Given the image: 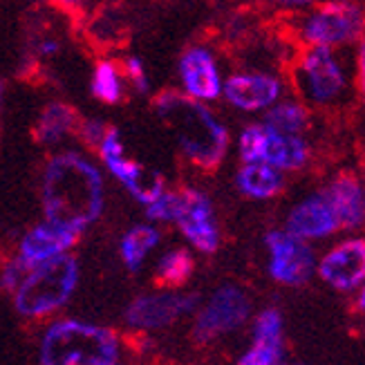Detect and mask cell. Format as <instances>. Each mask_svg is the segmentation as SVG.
Wrapping results in <instances>:
<instances>
[{
	"instance_id": "cell-1",
	"label": "cell",
	"mask_w": 365,
	"mask_h": 365,
	"mask_svg": "<svg viewBox=\"0 0 365 365\" xmlns=\"http://www.w3.org/2000/svg\"><path fill=\"white\" fill-rule=\"evenodd\" d=\"M38 197L45 220L83 233L103 213V170L81 150L58 148L43 164Z\"/></svg>"
},
{
	"instance_id": "cell-2",
	"label": "cell",
	"mask_w": 365,
	"mask_h": 365,
	"mask_svg": "<svg viewBox=\"0 0 365 365\" xmlns=\"http://www.w3.org/2000/svg\"><path fill=\"white\" fill-rule=\"evenodd\" d=\"M153 110L193 166L213 170L225 162L229 130L206 103L186 97L182 90H164L153 99Z\"/></svg>"
},
{
	"instance_id": "cell-3",
	"label": "cell",
	"mask_w": 365,
	"mask_h": 365,
	"mask_svg": "<svg viewBox=\"0 0 365 365\" xmlns=\"http://www.w3.org/2000/svg\"><path fill=\"white\" fill-rule=\"evenodd\" d=\"M119 356V336L99 323L56 316L38 331V365H117Z\"/></svg>"
},
{
	"instance_id": "cell-4",
	"label": "cell",
	"mask_w": 365,
	"mask_h": 365,
	"mask_svg": "<svg viewBox=\"0 0 365 365\" xmlns=\"http://www.w3.org/2000/svg\"><path fill=\"white\" fill-rule=\"evenodd\" d=\"M78 262L72 253L31 267L11 294V307L29 323H47L70 305L78 287Z\"/></svg>"
},
{
	"instance_id": "cell-5",
	"label": "cell",
	"mask_w": 365,
	"mask_h": 365,
	"mask_svg": "<svg viewBox=\"0 0 365 365\" xmlns=\"http://www.w3.org/2000/svg\"><path fill=\"white\" fill-rule=\"evenodd\" d=\"M292 86L298 99L307 106H339L354 86V66L350 68V63L339 50L303 47L292 68Z\"/></svg>"
},
{
	"instance_id": "cell-6",
	"label": "cell",
	"mask_w": 365,
	"mask_h": 365,
	"mask_svg": "<svg viewBox=\"0 0 365 365\" xmlns=\"http://www.w3.org/2000/svg\"><path fill=\"white\" fill-rule=\"evenodd\" d=\"M294 36L303 47L345 50L365 36V7L356 0H323L294 19Z\"/></svg>"
},
{
	"instance_id": "cell-7",
	"label": "cell",
	"mask_w": 365,
	"mask_h": 365,
	"mask_svg": "<svg viewBox=\"0 0 365 365\" xmlns=\"http://www.w3.org/2000/svg\"><path fill=\"white\" fill-rule=\"evenodd\" d=\"M237 155L245 164H269L278 170H298L309 162L305 137L284 135L264 121L249 123L237 137Z\"/></svg>"
},
{
	"instance_id": "cell-8",
	"label": "cell",
	"mask_w": 365,
	"mask_h": 365,
	"mask_svg": "<svg viewBox=\"0 0 365 365\" xmlns=\"http://www.w3.org/2000/svg\"><path fill=\"white\" fill-rule=\"evenodd\" d=\"M97 155H99L101 166L108 170V175H113L137 202H141L144 206L153 204L166 190L164 178L160 173L150 170L144 164L133 160V157H128L121 133L117 128L108 130V135L101 141V146L97 148Z\"/></svg>"
},
{
	"instance_id": "cell-9",
	"label": "cell",
	"mask_w": 365,
	"mask_h": 365,
	"mask_svg": "<svg viewBox=\"0 0 365 365\" xmlns=\"http://www.w3.org/2000/svg\"><path fill=\"white\" fill-rule=\"evenodd\" d=\"M222 99L240 113L264 115L284 99V78L269 70H235L225 78Z\"/></svg>"
},
{
	"instance_id": "cell-10",
	"label": "cell",
	"mask_w": 365,
	"mask_h": 365,
	"mask_svg": "<svg viewBox=\"0 0 365 365\" xmlns=\"http://www.w3.org/2000/svg\"><path fill=\"white\" fill-rule=\"evenodd\" d=\"M180 90L200 103H213L225 92V74L220 61L209 45H190L182 52L178 63Z\"/></svg>"
},
{
	"instance_id": "cell-11",
	"label": "cell",
	"mask_w": 365,
	"mask_h": 365,
	"mask_svg": "<svg viewBox=\"0 0 365 365\" xmlns=\"http://www.w3.org/2000/svg\"><path fill=\"white\" fill-rule=\"evenodd\" d=\"M78 237H81L78 231L54 225V222L43 217L36 225H31L27 231H23L19 242H16L14 256H19L31 269V267H38L43 262L66 256V253H72Z\"/></svg>"
},
{
	"instance_id": "cell-12",
	"label": "cell",
	"mask_w": 365,
	"mask_h": 365,
	"mask_svg": "<svg viewBox=\"0 0 365 365\" xmlns=\"http://www.w3.org/2000/svg\"><path fill=\"white\" fill-rule=\"evenodd\" d=\"M178 193H180V204H178L175 225L195 249H200L202 253H213L220 245V233H217L211 200L197 188H184L178 190Z\"/></svg>"
},
{
	"instance_id": "cell-13",
	"label": "cell",
	"mask_w": 365,
	"mask_h": 365,
	"mask_svg": "<svg viewBox=\"0 0 365 365\" xmlns=\"http://www.w3.org/2000/svg\"><path fill=\"white\" fill-rule=\"evenodd\" d=\"M269 272L282 284H300L314 272V251L289 231L267 235Z\"/></svg>"
},
{
	"instance_id": "cell-14",
	"label": "cell",
	"mask_w": 365,
	"mask_h": 365,
	"mask_svg": "<svg viewBox=\"0 0 365 365\" xmlns=\"http://www.w3.org/2000/svg\"><path fill=\"white\" fill-rule=\"evenodd\" d=\"M197 305V296L193 294H153L139 296L125 307V325L137 331L160 329L175 323L180 316L188 314Z\"/></svg>"
},
{
	"instance_id": "cell-15",
	"label": "cell",
	"mask_w": 365,
	"mask_h": 365,
	"mask_svg": "<svg viewBox=\"0 0 365 365\" xmlns=\"http://www.w3.org/2000/svg\"><path fill=\"white\" fill-rule=\"evenodd\" d=\"M249 307V298L237 287L217 289L197 316L195 336L200 341H213L227 331H233L247 321Z\"/></svg>"
},
{
	"instance_id": "cell-16",
	"label": "cell",
	"mask_w": 365,
	"mask_h": 365,
	"mask_svg": "<svg viewBox=\"0 0 365 365\" xmlns=\"http://www.w3.org/2000/svg\"><path fill=\"white\" fill-rule=\"evenodd\" d=\"M321 278L339 292H350L365 280V240L341 242L321 260Z\"/></svg>"
},
{
	"instance_id": "cell-17",
	"label": "cell",
	"mask_w": 365,
	"mask_h": 365,
	"mask_svg": "<svg viewBox=\"0 0 365 365\" xmlns=\"http://www.w3.org/2000/svg\"><path fill=\"white\" fill-rule=\"evenodd\" d=\"M336 229H341V222L323 190L294 206V211L287 217V231L300 240L325 237Z\"/></svg>"
},
{
	"instance_id": "cell-18",
	"label": "cell",
	"mask_w": 365,
	"mask_h": 365,
	"mask_svg": "<svg viewBox=\"0 0 365 365\" xmlns=\"http://www.w3.org/2000/svg\"><path fill=\"white\" fill-rule=\"evenodd\" d=\"M78 123H81V117L76 110L66 101L54 99L41 108L31 135H34L38 146L58 150L70 137H76Z\"/></svg>"
},
{
	"instance_id": "cell-19",
	"label": "cell",
	"mask_w": 365,
	"mask_h": 365,
	"mask_svg": "<svg viewBox=\"0 0 365 365\" xmlns=\"http://www.w3.org/2000/svg\"><path fill=\"white\" fill-rule=\"evenodd\" d=\"M341 229H354L365 220V193L354 175H339L323 188Z\"/></svg>"
},
{
	"instance_id": "cell-20",
	"label": "cell",
	"mask_w": 365,
	"mask_h": 365,
	"mask_svg": "<svg viewBox=\"0 0 365 365\" xmlns=\"http://www.w3.org/2000/svg\"><path fill=\"white\" fill-rule=\"evenodd\" d=\"M90 92L92 97L103 106H117L123 101L128 83L121 70V63L113 58H101L94 63L90 74Z\"/></svg>"
},
{
	"instance_id": "cell-21",
	"label": "cell",
	"mask_w": 365,
	"mask_h": 365,
	"mask_svg": "<svg viewBox=\"0 0 365 365\" xmlns=\"http://www.w3.org/2000/svg\"><path fill=\"white\" fill-rule=\"evenodd\" d=\"M235 184L240 188V193L253 200H269L278 195L282 190V170L269 166V164H242L237 170Z\"/></svg>"
},
{
	"instance_id": "cell-22",
	"label": "cell",
	"mask_w": 365,
	"mask_h": 365,
	"mask_svg": "<svg viewBox=\"0 0 365 365\" xmlns=\"http://www.w3.org/2000/svg\"><path fill=\"white\" fill-rule=\"evenodd\" d=\"M160 242V231L153 225H135L119 240V256L128 272H139L144 267L148 253Z\"/></svg>"
},
{
	"instance_id": "cell-23",
	"label": "cell",
	"mask_w": 365,
	"mask_h": 365,
	"mask_svg": "<svg viewBox=\"0 0 365 365\" xmlns=\"http://www.w3.org/2000/svg\"><path fill=\"white\" fill-rule=\"evenodd\" d=\"M262 121L284 135L303 137L312 123V115H309V106L305 101H300L298 97L296 99L284 97L269 110V113H264Z\"/></svg>"
},
{
	"instance_id": "cell-24",
	"label": "cell",
	"mask_w": 365,
	"mask_h": 365,
	"mask_svg": "<svg viewBox=\"0 0 365 365\" xmlns=\"http://www.w3.org/2000/svg\"><path fill=\"white\" fill-rule=\"evenodd\" d=\"M193 256L186 249H173L160 258L155 269L157 282L164 284V287H180L190 276H193Z\"/></svg>"
},
{
	"instance_id": "cell-25",
	"label": "cell",
	"mask_w": 365,
	"mask_h": 365,
	"mask_svg": "<svg viewBox=\"0 0 365 365\" xmlns=\"http://www.w3.org/2000/svg\"><path fill=\"white\" fill-rule=\"evenodd\" d=\"M237 365H282V341H253Z\"/></svg>"
},
{
	"instance_id": "cell-26",
	"label": "cell",
	"mask_w": 365,
	"mask_h": 365,
	"mask_svg": "<svg viewBox=\"0 0 365 365\" xmlns=\"http://www.w3.org/2000/svg\"><path fill=\"white\" fill-rule=\"evenodd\" d=\"M121 70H123V76H125V83L128 88L137 94H148L150 92V76L146 72V66L144 61L139 56L130 54L121 61Z\"/></svg>"
},
{
	"instance_id": "cell-27",
	"label": "cell",
	"mask_w": 365,
	"mask_h": 365,
	"mask_svg": "<svg viewBox=\"0 0 365 365\" xmlns=\"http://www.w3.org/2000/svg\"><path fill=\"white\" fill-rule=\"evenodd\" d=\"M178 204H180L178 190H164V193L157 197L153 204L146 206V215L153 222H175Z\"/></svg>"
},
{
	"instance_id": "cell-28",
	"label": "cell",
	"mask_w": 365,
	"mask_h": 365,
	"mask_svg": "<svg viewBox=\"0 0 365 365\" xmlns=\"http://www.w3.org/2000/svg\"><path fill=\"white\" fill-rule=\"evenodd\" d=\"M253 341H282V319L276 309H264L256 319Z\"/></svg>"
},
{
	"instance_id": "cell-29",
	"label": "cell",
	"mask_w": 365,
	"mask_h": 365,
	"mask_svg": "<svg viewBox=\"0 0 365 365\" xmlns=\"http://www.w3.org/2000/svg\"><path fill=\"white\" fill-rule=\"evenodd\" d=\"M27 272H29V267L19 256L3 260V264H0V289L11 296L16 287L23 282V278L27 276Z\"/></svg>"
},
{
	"instance_id": "cell-30",
	"label": "cell",
	"mask_w": 365,
	"mask_h": 365,
	"mask_svg": "<svg viewBox=\"0 0 365 365\" xmlns=\"http://www.w3.org/2000/svg\"><path fill=\"white\" fill-rule=\"evenodd\" d=\"M110 125L101 119H81V123H78V130H76V139L81 141V144L86 148H92L97 150L101 146L103 137L108 135Z\"/></svg>"
},
{
	"instance_id": "cell-31",
	"label": "cell",
	"mask_w": 365,
	"mask_h": 365,
	"mask_svg": "<svg viewBox=\"0 0 365 365\" xmlns=\"http://www.w3.org/2000/svg\"><path fill=\"white\" fill-rule=\"evenodd\" d=\"M354 88L365 108V36L354 47Z\"/></svg>"
},
{
	"instance_id": "cell-32",
	"label": "cell",
	"mask_w": 365,
	"mask_h": 365,
	"mask_svg": "<svg viewBox=\"0 0 365 365\" xmlns=\"http://www.w3.org/2000/svg\"><path fill=\"white\" fill-rule=\"evenodd\" d=\"M58 52H61V41L52 34V36H43V38L36 41L34 50H31V56H34V61H38V58H54Z\"/></svg>"
},
{
	"instance_id": "cell-33",
	"label": "cell",
	"mask_w": 365,
	"mask_h": 365,
	"mask_svg": "<svg viewBox=\"0 0 365 365\" xmlns=\"http://www.w3.org/2000/svg\"><path fill=\"white\" fill-rule=\"evenodd\" d=\"M280 5L287 7V9L303 11V9H309L312 5H316V0H280Z\"/></svg>"
},
{
	"instance_id": "cell-34",
	"label": "cell",
	"mask_w": 365,
	"mask_h": 365,
	"mask_svg": "<svg viewBox=\"0 0 365 365\" xmlns=\"http://www.w3.org/2000/svg\"><path fill=\"white\" fill-rule=\"evenodd\" d=\"M5 97H7V86L0 81V135H3V113H5Z\"/></svg>"
},
{
	"instance_id": "cell-35",
	"label": "cell",
	"mask_w": 365,
	"mask_h": 365,
	"mask_svg": "<svg viewBox=\"0 0 365 365\" xmlns=\"http://www.w3.org/2000/svg\"><path fill=\"white\" fill-rule=\"evenodd\" d=\"M56 5H61L63 9H78L83 5V0H54Z\"/></svg>"
},
{
	"instance_id": "cell-36",
	"label": "cell",
	"mask_w": 365,
	"mask_h": 365,
	"mask_svg": "<svg viewBox=\"0 0 365 365\" xmlns=\"http://www.w3.org/2000/svg\"><path fill=\"white\" fill-rule=\"evenodd\" d=\"M359 307L365 312V287H363V292L359 294Z\"/></svg>"
}]
</instances>
